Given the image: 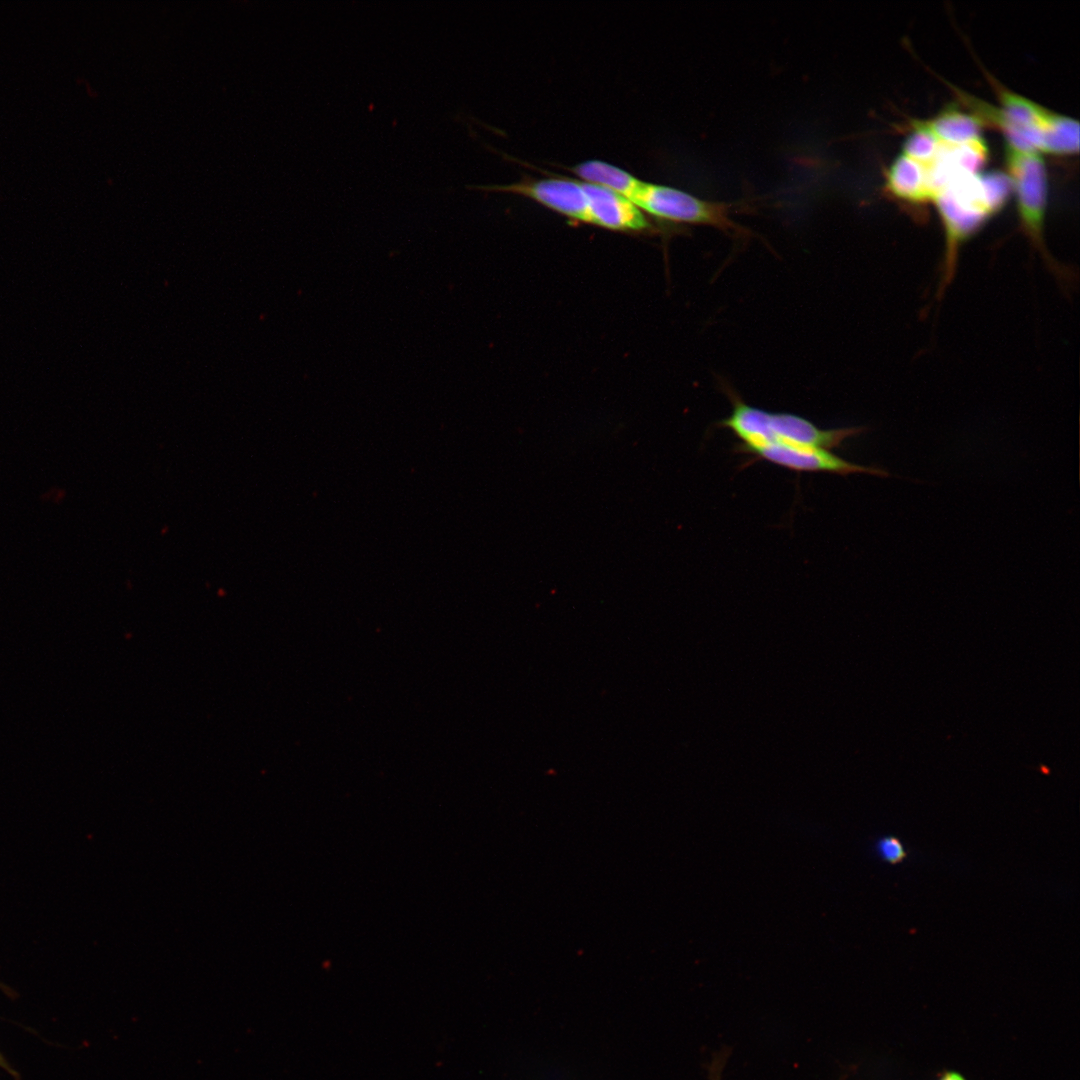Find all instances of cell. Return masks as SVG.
<instances>
[{
    "mask_svg": "<svg viewBox=\"0 0 1080 1080\" xmlns=\"http://www.w3.org/2000/svg\"><path fill=\"white\" fill-rule=\"evenodd\" d=\"M486 189L524 196L571 220L588 223V198L581 179L566 176L525 178Z\"/></svg>",
    "mask_w": 1080,
    "mask_h": 1080,
    "instance_id": "6",
    "label": "cell"
},
{
    "mask_svg": "<svg viewBox=\"0 0 1080 1080\" xmlns=\"http://www.w3.org/2000/svg\"><path fill=\"white\" fill-rule=\"evenodd\" d=\"M729 395L732 412L719 426L732 431L741 441L738 448L782 444L832 450L866 430L864 426L820 429L801 416L765 411L748 405L734 393Z\"/></svg>",
    "mask_w": 1080,
    "mask_h": 1080,
    "instance_id": "2",
    "label": "cell"
},
{
    "mask_svg": "<svg viewBox=\"0 0 1080 1080\" xmlns=\"http://www.w3.org/2000/svg\"><path fill=\"white\" fill-rule=\"evenodd\" d=\"M885 190L896 200L911 205L932 202L924 168L917 160L902 152L886 171Z\"/></svg>",
    "mask_w": 1080,
    "mask_h": 1080,
    "instance_id": "8",
    "label": "cell"
},
{
    "mask_svg": "<svg viewBox=\"0 0 1080 1080\" xmlns=\"http://www.w3.org/2000/svg\"><path fill=\"white\" fill-rule=\"evenodd\" d=\"M584 182L588 198V223L614 231L641 232L652 228L645 213L619 193Z\"/></svg>",
    "mask_w": 1080,
    "mask_h": 1080,
    "instance_id": "7",
    "label": "cell"
},
{
    "mask_svg": "<svg viewBox=\"0 0 1080 1080\" xmlns=\"http://www.w3.org/2000/svg\"><path fill=\"white\" fill-rule=\"evenodd\" d=\"M935 1080H968L961 1072L954 1069H943Z\"/></svg>",
    "mask_w": 1080,
    "mask_h": 1080,
    "instance_id": "12",
    "label": "cell"
},
{
    "mask_svg": "<svg viewBox=\"0 0 1080 1080\" xmlns=\"http://www.w3.org/2000/svg\"><path fill=\"white\" fill-rule=\"evenodd\" d=\"M1011 190L1005 172H962L935 197L945 249L939 284L948 287L956 273L961 246L1007 202Z\"/></svg>",
    "mask_w": 1080,
    "mask_h": 1080,
    "instance_id": "1",
    "label": "cell"
},
{
    "mask_svg": "<svg viewBox=\"0 0 1080 1080\" xmlns=\"http://www.w3.org/2000/svg\"><path fill=\"white\" fill-rule=\"evenodd\" d=\"M738 450L797 472H826L842 476L864 473L881 478L891 476L883 468L855 464L823 448L767 444Z\"/></svg>",
    "mask_w": 1080,
    "mask_h": 1080,
    "instance_id": "5",
    "label": "cell"
},
{
    "mask_svg": "<svg viewBox=\"0 0 1080 1080\" xmlns=\"http://www.w3.org/2000/svg\"><path fill=\"white\" fill-rule=\"evenodd\" d=\"M631 202L644 213L662 220L746 233L730 218V205L703 200L674 187L643 181Z\"/></svg>",
    "mask_w": 1080,
    "mask_h": 1080,
    "instance_id": "4",
    "label": "cell"
},
{
    "mask_svg": "<svg viewBox=\"0 0 1080 1080\" xmlns=\"http://www.w3.org/2000/svg\"><path fill=\"white\" fill-rule=\"evenodd\" d=\"M0 1067H1L2 1069H4V1070L8 1071V1073H10V1074H12V1075L16 1076V1074L14 1073V1071L12 1070V1068H11V1067L9 1066V1064L7 1063V1061H6L5 1059H4V1057H3L2 1055H1V1053H0Z\"/></svg>",
    "mask_w": 1080,
    "mask_h": 1080,
    "instance_id": "13",
    "label": "cell"
},
{
    "mask_svg": "<svg viewBox=\"0 0 1080 1080\" xmlns=\"http://www.w3.org/2000/svg\"><path fill=\"white\" fill-rule=\"evenodd\" d=\"M919 121L940 141L949 144H960L980 137L984 127L975 115L955 106H947L933 118Z\"/></svg>",
    "mask_w": 1080,
    "mask_h": 1080,
    "instance_id": "9",
    "label": "cell"
},
{
    "mask_svg": "<svg viewBox=\"0 0 1080 1080\" xmlns=\"http://www.w3.org/2000/svg\"><path fill=\"white\" fill-rule=\"evenodd\" d=\"M567 169L581 180L608 188L630 201L643 183L628 171L602 160L583 161Z\"/></svg>",
    "mask_w": 1080,
    "mask_h": 1080,
    "instance_id": "10",
    "label": "cell"
},
{
    "mask_svg": "<svg viewBox=\"0 0 1080 1080\" xmlns=\"http://www.w3.org/2000/svg\"><path fill=\"white\" fill-rule=\"evenodd\" d=\"M877 851L880 857L890 864H898L907 856L901 841L892 836L880 839L877 843Z\"/></svg>",
    "mask_w": 1080,
    "mask_h": 1080,
    "instance_id": "11",
    "label": "cell"
},
{
    "mask_svg": "<svg viewBox=\"0 0 1080 1080\" xmlns=\"http://www.w3.org/2000/svg\"><path fill=\"white\" fill-rule=\"evenodd\" d=\"M1005 165L1022 233L1054 277L1069 286L1073 280L1071 270L1055 259L1045 241L1048 176L1042 153L1005 143Z\"/></svg>",
    "mask_w": 1080,
    "mask_h": 1080,
    "instance_id": "3",
    "label": "cell"
}]
</instances>
